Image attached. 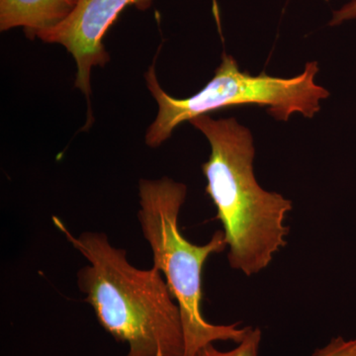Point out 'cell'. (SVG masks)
<instances>
[{"mask_svg": "<svg viewBox=\"0 0 356 356\" xmlns=\"http://www.w3.org/2000/svg\"><path fill=\"white\" fill-rule=\"evenodd\" d=\"M53 222L88 261L77 286L103 329L128 344L126 356H184L181 313L161 271L134 266L102 232L74 236L60 218Z\"/></svg>", "mask_w": 356, "mask_h": 356, "instance_id": "cell-1", "label": "cell"}, {"mask_svg": "<svg viewBox=\"0 0 356 356\" xmlns=\"http://www.w3.org/2000/svg\"><path fill=\"white\" fill-rule=\"evenodd\" d=\"M191 123L210 144L202 172L228 245L229 266L247 276L261 273L286 245L289 228L284 221L291 200L257 184L252 133L235 118L215 120L202 115Z\"/></svg>", "mask_w": 356, "mask_h": 356, "instance_id": "cell-2", "label": "cell"}, {"mask_svg": "<svg viewBox=\"0 0 356 356\" xmlns=\"http://www.w3.org/2000/svg\"><path fill=\"white\" fill-rule=\"evenodd\" d=\"M187 195L186 185L168 177L139 182L138 221L153 254V266L165 276L181 313L184 356H196L207 344L217 341L240 343L250 327L214 325L202 314L204 264L211 255L228 248L222 229L205 245L187 240L179 229V214Z\"/></svg>", "mask_w": 356, "mask_h": 356, "instance_id": "cell-3", "label": "cell"}, {"mask_svg": "<svg viewBox=\"0 0 356 356\" xmlns=\"http://www.w3.org/2000/svg\"><path fill=\"white\" fill-rule=\"evenodd\" d=\"M318 63L311 62L299 76L274 77L262 72L254 76L241 72L232 56L224 54L215 76L199 92L184 99L172 97L161 88L156 67L146 72V83L159 105V113L146 133V144L158 147L170 138L175 129L185 121L202 115L240 105H259L277 119L287 121L293 113L313 118L320 111V102L329 91L315 83Z\"/></svg>", "mask_w": 356, "mask_h": 356, "instance_id": "cell-4", "label": "cell"}, {"mask_svg": "<svg viewBox=\"0 0 356 356\" xmlns=\"http://www.w3.org/2000/svg\"><path fill=\"white\" fill-rule=\"evenodd\" d=\"M151 0H77L76 8L60 24L40 33L37 38L46 43L60 44L76 63V88L88 97L91 93V70L104 67L109 56L103 38L119 14L135 4L147 7Z\"/></svg>", "mask_w": 356, "mask_h": 356, "instance_id": "cell-5", "label": "cell"}, {"mask_svg": "<svg viewBox=\"0 0 356 356\" xmlns=\"http://www.w3.org/2000/svg\"><path fill=\"white\" fill-rule=\"evenodd\" d=\"M77 0H0V30L22 27L30 39L67 19Z\"/></svg>", "mask_w": 356, "mask_h": 356, "instance_id": "cell-6", "label": "cell"}, {"mask_svg": "<svg viewBox=\"0 0 356 356\" xmlns=\"http://www.w3.org/2000/svg\"><path fill=\"white\" fill-rule=\"evenodd\" d=\"M261 339V330L250 327L247 336L238 343L235 350L220 351L213 346V343H210L201 348L196 356H259Z\"/></svg>", "mask_w": 356, "mask_h": 356, "instance_id": "cell-7", "label": "cell"}, {"mask_svg": "<svg viewBox=\"0 0 356 356\" xmlns=\"http://www.w3.org/2000/svg\"><path fill=\"white\" fill-rule=\"evenodd\" d=\"M356 353V339L346 341L343 337H337L331 343L314 353V356H350Z\"/></svg>", "mask_w": 356, "mask_h": 356, "instance_id": "cell-8", "label": "cell"}, {"mask_svg": "<svg viewBox=\"0 0 356 356\" xmlns=\"http://www.w3.org/2000/svg\"><path fill=\"white\" fill-rule=\"evenodd\" d=\"M355 18H356V0H350L348 4L341 7L339 10L334 11L330 25H339L344 21L355 19Z\"/></svg>", "mask_w": 356, "mask_h": 356, "instance_id": "cell-9", "label": "cell"}, {"mask_svg": "<svg viewBox=\"0 0 356 356\" xmlns=\"http://www.w3.org/2000/svg\"><path fill=\"white\" fill-rule=\"evenodd\" d=\"M350 356H356V353H353V355H350Z\"/></svg>", "mask_w": 356, "mask_h": 356, "instance_id": "cell-10", "label": "cell"}]
</instances>
